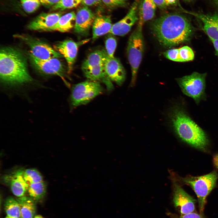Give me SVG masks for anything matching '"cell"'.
<instances>
[{"mask_svg": "<svg viewBox=\"0 0 218 218\" xmlns=\"http://www.w3.org/2000/svg\"><path fill=\"white\" fill-rule=\"evenodd\" d=\"M151 27L160 43L167 47L189 41L193 33V28L189 20L177 13L161 16L152 22Z\"/></svg>", "mask_w": 218, "mask_h": 218, "instance_id": "1", "label": "cell"}, {"mask_svg": "<svg viewBox=\"0 0 218 218\" xmlns=\"http://www.w3.org/2000/svg\"><path fill=\"white\" fill-rule=\"evenodd\" d=\"M0 77L2 84L7 86L21 85L33 80L24 56L19 51L9 47L0 50Z\"/></svg>", "mask_w": 218, "mask_h": 218, "instance_id": "2", "label": "cell"}, {"mask_svg": "<svg viewBox=\"0 0 218 218\" xmlns=\"http://www.w3.org/2000/svg\"><path fill=\"white\" fill-rule=\"evenodd\" d=\"M170 118L174 131L182 140L198 149H206L209 142L206 134L184 109L178 106L174 107Z\"/></svg>", "mask_w": 218, "mask_h": 218, "instance_id": "3", "label": "cell"}, {"mask_svg": "<svg viewBox=\"0 0 218 218\" xmlns=\"http://www.w3.org/2000/svg\"><path fill=\"white\" fill-rule=\"evenodd\" d=\"M218 178V173L214 171L205 175L182 179L183 181L191 187L196 194L200 214L203 213L206 197L215 187Z\"/></svg>", "mask_w": 218, "mask_h": 218, "instance_id": "4", "label": "cell"}, {"mask_svg": "<svg viewBox=\"0 0 218 218\" xmlns=\"http://www.w3.org/2000/svg\"><path fill=\"white\" fill-rule=\"evenodd\" d=\"M206 73L193 72L190 75L177 79L183 93L192 98L198 104L202 100L206 99L205 92Z\"/></svg>", "mask_w": 218, "mask_h": 218, "instance_id": "5", "label": "cell"}, {"mask_svg": "<svg viewBox=\"0 0 218 218\" xmlns=\"http://www.w3.org/2000/svg\"><path fill=\"white\" fill-rule=\"evenodd\" d=\"M142 28L137 26L130 36L128 42L127 53L132 73L131 85H134L137 73L142 58L144 43L142 34Z\"/></svg>", "mask_w": 218, "mask_h": 218, "instance_id": "6", "label": "cell"}, {"mask_svg": "<svg viewBox=\"0 0 218 218\" xmlns=\"http://www.w3.org/2000/svg\"><path fill=\"white\" fill-rule=\"evenodd\" d=\"M103 91L99 82L88 79L75 84L71 90V104L75 107L85 104L101 94Z\"/></svg>", "mask_w": 218, "mask_h": 218, "instance_id": "7", "label": "cell"}, {"mask_svg": "<svg viewBox=\"0 0 218 218\" xmlns=\"http://www.w3.org/2000/svg\"><path fill=\"white\" fill-rule=\"evenodd\" d=\"M14 37L23 41L30 48V53L34 57L41 60L63 57L48 44L25 34H16Z\"/></svg>", "mask_w": 218, "mask_h": 218, "instance_id": "8", "label": "cell"}, {"mask_svg": "<svg viewBox=\"0 0 218 218\" xmlns=\"http://www.w3.org/2000/svg\"><path fill=\"white\" fill-rule=\"evenodd\" d=\"M31 63L34 67L38 71L43 74L57 75L64 81L67 70L64 65L58 58H54L47 60L37 58L29 53Z\"/></svg>", "mask_w": 218, "mask_h": 218, "instance_id": "9", "label": "cell"}, {"mask_svg": "<svg viewBox=\"0 0 218 218\" xmlns=\"http://www.w3.org/2000/svg\"><path fill=\"white\" fill-rule=\"evenodd\" d=\"M89 40L88 39L75 42L71 40L67 39L60 42L54 46V49L66 59L68 64V73H70L72 70L79 47L88 42Z\"/></svg>", "mask_w": 218, "mask_h": 218, "instance_id": "10", "label": "cell"}, {"mask_svg": "<svg viewBox=\"0 0 218 218\" xmlns=\"http://www.w3.org/2000/svg\"><path fill=\"white\" fill-rule=\"evenodd\" d=\"M138 0H134L126 15L112 25L110 33L123 36L130 31L132 26L138 20Z\"/></svg>", "mask_w": 218, "mask_h": 218, "instance_id": "11", "label": "cell"}, {"mask_svg": "<svg viewBox=\"0 0 218 218\" xmlns=\"http://www.w3.org/2000/svg\"><path fill=\"white\" fill-rule=\"evenodd\" d=\"M173 188V201L177 210L182 215L193 212L195 209V200L175 182Z\"/></svg>", "mask_w": 218, "mask_h": 218, "instance_id": "12", "label": "cell"}, {"mask_svg": "<svg viewBox=\"0 0 218 218\" xmlns=\"http://www.w3.org/2000/svg\"><path fill=\"white\" fill-rule=\"evenodd\" d=\"M183 12L194 16L202 22L204 31L211 41L218 40V12L205 14L185 10Z\"/></svg>", "mask_w": 218, "mask_h": 218, "instance_id": "13", "label": "cell"}, {"mask_svg": "<svg viewBox=\"0 0 218 218\" xmlns=\"http://www.w3.org/2000/svg\"><path fill=\"white\" fill-rule=\"evenodd\" d=\"M105 72L110 79L119 85H121L126 77L125 69L119 59L110 57L106 52L104 58Z\"/></svg>", "mask_w": 218, "mask_h": 218, "instance_id": "14", "label": "cell"}, {"mask_svg": "<svg viewBox=\"0 0 218 218\" xmlns=\"http://www.w3.org/2000/svg\"><path fill=\"white\" fill-rule=\"evenodd\" d=\"M95 18L94 14L87 6L79 8L76 14L74 32L81 36L87 35Z\"/></svg>", "mask_w": 218, "mask_h": 218, "instance_id": "15", "label": "cell"}, {"mask_svg": "<svg viewBox=\"0 0 218 218\" xmlns=\"http://www.w3.org/2000/svg\"><path fill=\"white\" fill-rule=\"evenodd\" d=\"M62 14L63 13L60 12L42 13L32 20L27 28L31 30L47 31L56 24Z\"/></svg>", "mask_w": 218, "mask_h": 218, "instance_id": "16", "label": "cell"}, {"mask_svg": "<svg viewBox=\"0 0 218 218\" xmlns=\"http://www.w3.org/2000/svg\"><path fill=\"white\" fill-rule=\"evenodd\" d=\"M82 71L88 80L103 83L109 91L113 89L114 86L112 81L105 72L104 63L95 65Z\"/></svg>", "mask_w": 218, "mask_h": 218, "instance_id": "17", "label": "cell"}, {"mask_svg": "<svg viewBox=\"0 0 218 218\" xmlns=\"http://www.w3.org/2000/svg\"><path fill=\"white\" fill-rule=\"evenodd\" d=\"M163 54L167 58L176 62H184L192 61L194 58L193 51L188 46L169 50L164 52Z\"/></svg>", "mask_w": 218, "mask_h": 218, "instance_id": "18", "label": "cell"}, {"mask_svg": "<svg viewBox=\"0 0 218 218\" xmlns=\"http://www.w3.org/2000/svg\"><path fill=\"white\" fill-rule=\"evenodd\" d=\"M112 25L109 15H101L96 17L92 26L93 40L109 33Z\"/></svg>", "mask_w": 218, "mask_h": 218, "instance_id": "19", "label": "cell"}, {"mask_svg": "<svg viewBox=\"0 0 218 218\" xmlns=\"http://www.w3.org/2000/svg\"><path fill=\"white\" fill-rule=\"evenodd\" d=\"M23 171L20 170L17 171L8 178L12 192L18 197L24 196L29 186L23 178Z\"/></svg>", "mask_w": 218, "mask_h": 218, "instance_id": "20", "label": "cell"}, {"mask_svg": "<svg viewBox=\"0 0 218 218\" xmlns=\"http://www.w3.org/2000/svg\"><path fill=\"white\" fill-rule=\"evenodd\" d=\"M156 6L153 0H143L139 7L137 26L142 28L145 22L154 17Z\"/></svg>", "mask_w": 218, "mask_h": 218, "instance_id": "21", "label": "cell"}, {"mask_svg": "<svg viewBox=\"0 0 218 218\" xmlns=\"http://www.w3.org/2000/svg\"><path fill=\"white\" fill-rule=\"evenodd\" d=\"M16 199L20 207V218H34L36 208L35 200L30 197L25 196Z\"/></svg>", "mask_w": 218, "mask_h": 218, "instance_id": "22", "label": "cell"}, {"mask_svg": "<svg viewBox=\"0 0 218 218\" xmlns=\"http://www.w3.org/2000/svg\"><path fill=\"white\" fill-rule=\"evenodd\" d=\"M76 14L71 12L62 15L56 24L47 31H58L62 32H68L74 28Z\"/></svg>", "mask_w": 218, "mask_h": 218, "instance_id": "23", "label": "cell"}, {"mask_svg": "<svg viewBox=\"0 0 218 218\" xmlns=\"http://www.w3.org/2000/svg\"><path fill=\"white\" fill-rule=\"evenodd\" d=\"M106 52L104 50H97L90 53L82 63V71L95 65L103 64Z\"/></svg>", "mask_w": 218, "mask_h": 218, "instance_id": "24", "label": "cell"}, {"mask_svg": "<svg viewBox=\"0 0 218 218\" xmlns=\"http://www.w3.org/2000/svg\"><path fill=\"white\" fill-rule=\"evenodd\" d=\"M27 191L29 197L35 200H41L46 193V184L43 181L31 184L29 185Z\"/></svg>", "mask_w": 218, "mask_h": 218, "instance_id": "25", "label": "cell"}, {"mask_svg": "<svg viewBox=\"0 0 218 218\" xmlns=\"http://www.w3.org/2000/svg\"><path fill=\"white\" fill-rule=\"evenodd\" d=\"M5 212L8 216L20 218V207L16 199L11 197H8L4 204Z\"/></svg>", "mask_w": 218, "mask_h": 218, "instance_id": "26", "label": "cell"}, {"mask_svg": "<svg viewBox=\"0 0 218 218\" xmlns=\"http://www.w3.org/2000/svg\"><path fill=\"white\" fill-rule=\"evenodd\" d=\"M22 175L25 181L28 185L43 181L41 173L34 168L28 169L23 170Z\"/></svg>", "mask_w": 218, "mask_h": 218, "instance_id": "27", "label": "cell"}, {"mask_svg": "<svg viewBox=\"0 0 218 218\" xmlns=\"http://www.w3.org/2000/svg\"><path fill=\"white\" fill-rule=\"evenodd\" d=\"M81 3V0H60L51 7V11H60L77 7Z\"/></svg>", "mask_w": 218, "mask_h": 218, "instance_id": "28", "label": "cell"}, {"mask_svg": "<svg viewBox=\"0 0 218 218\" xmlns=\"http://www.w3.org/2000/svg\"><path fill=\"white\" fill-rule=\"evenodd\" d=\"M20 1L24 11L29 14L36 11L41 4L39 0H20Z\"/></svg>", "mask_w": 218, "mask_h": 218, "instance_id": "29", "label": "cell"}, {"mask_svg": "<svg viewBox=\"0 0 218 218\" xmlns=\"http://www.w3.org/2000/svg\"><path fill=\"white\" fill-rule=\"evenodd\" d=\"M117 41L113 37L110 36L106 39L105 41L106 52L110 58L114 57V54L117 47Z\"/></svg>", "mask_w": 218, "mask_h": 218, "instance_id": "30", "label": "cell"}, {"mask_svg": "<svg viewBox=\"0 0 218 218\" xmlns=\"http://www.w3.org/2000/svg\"><path fill=\"white\" fill-rule=\"evenodd\" d=\"M107 7L113 8L121 6L124 5L125 1L121 0H101Z\"/></svg>", "mask_w": 218, "mask_h": 218, "instance_id": "31", "label": "cell"}, {"mask_svg": "<svg viewBox=\"0 0 218 218\" xmlns=\"http://www.w3.org/2000/svg\"><path fill=\"white\" fill-rule=\"evenodd\" d=\"M41 4L46 7H52L60 0H39Z\"/></svg>", "mask_w": 218, "mask_h": 218, "instance_id": "32", "label": "cell"}, {"mask_svg": "<svg viewBox=\"0 0 218 218\" xmlns=\"http://www.w3.org/2000/svg\"><path fill=\"white\" fill-rule=\"evenodd\" d=\"M177 218H204L201 214H198L195 213L182 215Z\"/></svg>", "mask_w": 218, "mask_h": 218, "instance_id": "33", "label": "cell"}, {"mask_svg": "<svg viewBox=\"0 0 218 218\" xmlns=\"http://www.w3.org/2000/svg\"><path fill=\"white\" fill-rule=\"evenodd\" d=\"M157 6L161 9L166 8L167 6L165 0H153Z\"/></svg>", "mask_w": 218, "mask_h": 218, "instance_id": "34", "label": "cell"}, {"mask_svg": "<svg viewBox=\"0 0 218 218\" xmlns=\"http://www.w3.org/2000/svg\"><path fill=\"white\" fill-rule=\"evenodd\" d=\"M165 1L167 6L170 5L178 6L182 11L183 9L180 5L179 0H165Z\"/></svg>", "mask_w": 218, "mask_h": 218, "instance_id": "35", "label": "cell"}, {"mask_svg": "<svg viewBox=\"0 0 218 218\" xmlns=\"http://www.w3.org/2000/svg\"><path fill=\"white\" fill-rule=\"evenodd\" d=\"M81 3L85 6H92L98 5L95 0H81Z\"/></svg>", "mask_w": 218, "mask_h": 218, "instance_id": "36", "label": "cell"}, {"mask_svg": "<svg viewBox=\"0 0 218 218\" xmlns=\"http://www.w3.org/2000/svg\"><path fill=\"white\" fill-rule=\"evenodd\" d=\"M215 51V55L218 56V40L211 41Z\"/></svg>", "mask_w": 218, "mask_h": 218, "instance_id": "37", "label": "cell"}, {"mask_svg": "<svg viewBox=\"0 0 218 218\" xmlns=\"http://www.w3.org/2000/svg\"><path fill=\"white\" fill-rule=\"evenodd\" d=\"M213 162L215 166L218 168V154H216L214 156Z\"/></svg>", "mask_w": 218, "mask_h": 218, "instance_id": "38", "label": "cell"}, {"mask_svg": "<svg viewBox=\"0 0 218 218\" xmlns=\"http://www.w3.org/2000/svg\"><path fill=\"white\" fill-rule=\"evenodd\" d=\"M216 7L218 9V0H212Z\"/></svg>", "mask_w": 218, "mask_h": 218, "instance_id": "39", "label": "cell"}, {"mask_svg": "<svg viewBox=\"0 0 218 218\" xmlns=\"http://www.w3.org/2000/svg\"><path fill=\"white\" fill-rule=\"evenodd\" d=\"M34 218H43V217L40 215H37L34 216Z\"/></svg>", "mask_w": 218, "mask_h": 218, "instance_id": "40", "label": "cell"}, {"mask_svg": "<svg viewBox=\"0 0 218 218\" xmlns=\"http://www.w3.org/2000/svg\"><path fill=\"white\" fill-rule=\"evenodd\" d=\"M97 2L98 4H100L102 0H95Z\"/></svg>", "mask_w": 218, "mask_h": 218, "instance_id": "41", "label": "cell"}, {"mask_svg": "<svg viewBox=\"0 0 218 218\" xmlns=\"http://www.w3.org/2000/svg\"><path fill=\"white\" fill-rule=\"evenodd\" d=\"M5 218H16L7 216Z\"/></svg>", "mask_w": 218, "mask_h": 218, "instance_id": "42", "label": "cell"}, {"mask_svg": "<svg viewBox=\"0 0 218 218\" xmlns=\"http://www.w3.org/2000/svg\"><path fill=\"white\" fill-rule=\"evenodd\" d=\"M184 0L187 1H188V2H190V1H193L194 0Z\"/></svg>", "mask_w": 218, "mask_h": 218, "instance_id": "43", "label": "cell"}, {"mask_svg": "<svg viewBox=\"0 0 218 218\" xmlns=\"http://www.w3.org/2000/svg\"><path fill=\"white\" fill-rule=\"evenodd\" d=\"M122 0V1H125V0Z\"/></svg>", "mask_w": 218, "mask_h": 218, "instance_id": "44", "label": "cell"}]
</instances>
